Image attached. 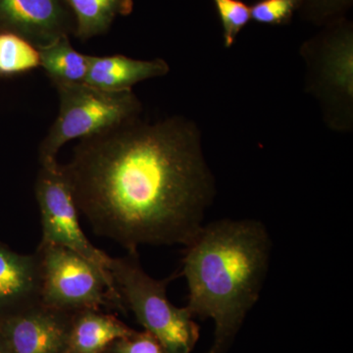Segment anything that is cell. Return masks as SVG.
Masks as SVG:
<instances>
[{
  "label": "cell",
  "instance_id": "cell-1",
  "mask_svg": "<svg viewBox=\"0 0 353 353\" xmlns=\"http://www.w3.org/2000/svg\"><path fill=\"white\" fill-rule=\"evenodd\" d=\"M62 170L92 231L138 252L189 245L214 196L196 134L183 121L137 118L80 139Z\"/></svg>",
  "mask_w": 353,
  "mask_h": 353
},
{
  "label": "cell",
  "instance_id": "cell-2",
  "mask_svg": "<svg viewBox=\"0 0 353 353\" xmlns=\"http://www.w3.org/2000/svg\"><path fill=\"white\" fill-rule=\"evenodd\" d=\"M271 236L261 221L222 219L203 225L185 246L182 275L194 317L213 320L208 353H225L259 299L270 263Z\"/></svg>",
  "mask_w": 353,
  "mask_h": 353
},
{
  "label": "cell",
  "instance_id": "cell-3",
  "mask_svg": "<svg viewBox=\"0 0 353 353\" xmlns=\"http://www.w3.org/2000/svg\"><path fill=\"white\" fill-rule=\"evenodd\" d=\"M109 273L125 306L166 353H192L199 339V327L185 307H176L167 297V285L175 278L157 280L141 263L138 252L111 257Z\"/></svg>",
  "mask_w": 353,
  "mask_h": 353
},
{
  "label": "cell",
  "instance_id": "cell-4",
  "mask_svg": "<svg viewBox=\"0 0 353 353\" xmlns=\"http://www.w3.org/2000/svg\"><path fill=\"white\" fill-rule=\"evenodd\" d=\"M59 113L39 146L41 164L57 161L62 146L97 136L138 117L141 106L132 90H101L85 83H57Z\"/></svg>",
  "mask_w": 353,
  "mask_h": 353
},
{
  "label": "cell",
  "instance_id": "cell-5",
  "mask_svg": "<svg viewBox=\"0 0 353 353\" xmlns=\"http://www.w3.org/2000/svg\"><path fill=\"white\" fill-rule=\"evenodd\" d=\"M41 266V303L76 312L108 305L125 311L124 301L110 279L78 253L59 245L37 250Z\"/></svg>",
  "mask_w": 353,
  "mask_h": 353
},
{
  "label": "cell",
  "instance_id": "cell-6",
  "mask_svg": "<svg viewBox=\"0 0 353 353\" xmlns=\"http://www.w3.org/2000/svg\"><path fill=\"white\" fill-rule=\"evenodd\" d=\"M34 192L43 232L39 243L59 245L78 253L113 282L109 273L111 257L95 248L83 233L76 202L57 160L41 164Z\"/></svg>",
  "mask_w": 353,
  "mask_h": 353
},
{
  "label": "cell",
  "instance_id": "cell-7",
  "mask_svg": "<svg viewBox=\"0 0 353 353\" xmlns=\"http://www.w3.org/2000/svg\"><path fill=\"white\" fill-rule=\"evenodd\" d=\"M73 313L32 304L1 317L0 334L9 353H67Z\"/></svg>",
  "mask_w": 353,
  "mask_h": 353
},
{
  "label": "cell",
  "instance_id": "cell-8",
  "mask_svg": "<svg viewBox=\"0 0 353 353\" xmlns=\"http://www.w3.org/2000/svg\"><path fill=\"white\" fill-rule=\"evenodd\" d=\"M0 28L39 48L75 31L66 0H0Z\"/></svg>",
  "mask_w": 353,
  "mask_h": 353
},
{
  "label": "cell",
  "instance_id": "cell-9",
  "mask_svg": "<svg viewBox=\"0 0 353 353\" xmlns=\"http://www.w3.org/2000/svg\"><path fill=\"white\" fill-rule=\"evenodd\" d=\"M38 303H41L38 254H20L0 243L1 317Z\"/></svg>",
  "mask_w": 353,
  "mask_h": 353
},
{
  "label": "cell",
  "instance_id": "cell-10",
  "mask_svg": "<svg viewBox=\"0 0 353 353\" xmlns=\"http://www.w3.org/2000/svg\"><path fill=\"white\" fill-rule=\"evenodd\" d=\"M169 66L164 60H138L124 57L90 55V65L85 83L101 90H132L136 83L166 75Z\"/></svg>",
  "mask_w": 353,
  "mask_h": 353
},
{
  "label": "cell",
  "instance_id": "cell-11",
  "mask_svg": "<svg viewBox=\"0 0 353 353\" xmlns=\"http://www.w3.org/2000/svg\"><path fill=\"white\" fill-rule=\"evenodd\" d=\"M112 315L104 314L99 309L76 311L72 316L67 353H104L115 341L134 334Z\"/></svg>",
  "mask_w": 353,
  "mask_h": 353
},
{
  "label": "cell",
  "instance_id": "cell-12",
  "mask_svg": "<svg viewBox=\"0 0 353 353\" xmlns=\"http://www.w3.org/2000/svg\"><path fill=\"white\" fill-rule=\"evenodd\" d=\"M81 41L105 34L118 16L129 15L134 0H66Z\"/></svg>",
  "mask_w": 353,
  "mask_h": 353
},
{
  "label": "cell",
  "instance_id": "cell-13",
  "mask_svg": "<svg viewBox=\"0 0 353 353\" xmlns=\"http://www.w3.org/2000/svg\"><path fill=\"white\" fill-rule=\"evenodd\" d=\"M39 52L41 66L54 85L85 83L90 55L77 51L70 43L69 36L41 46Z\"/></svg>",
  "mask_w": 353,
  "mask_h": 353
},
{
  "label": "cell",
  "instance_id": "cell-14",
  "mask_svg": "<svg viewBox=\"0 0 353 353\" xmlns=\"http://www.w3.org/2000/svg\"><path fill=\"white\" fill-rule=\"evenodd\" d=\"M324 75L334 90L352 97V32L348 25H340L330 32L327 41Z\"/></svg>",
  "mask_w": 353,
  "mask_h": 353
},
{
  "label": "cell",
  "instance_id": "cell-15",
  "mask_svg": "<svg viewBox=\"0 0 353 353\" xmlns=\"http://www.w3.org/2000/svg\"><path fill=\"white\" fill-rule=\"evenodd\" d=\"M39 66L37 46L14 32H0V75H17Z\"/></svg>",
  "mask_w": 353,
  "mask_h": 353
},
{
  "label": "cell",
  "instance_id": "cell-16",
  "mask_svg": "<svg viewBox=\"0 0 353 353\" xmlns=\"http://www.w3.org/2000/svg\"><path fill=\"white\" fill-rule=\"evenodd\" d=\"M219 14L226 48L233 46L236 37L250 20V6L241 0H213Z\"/></svg>",
  "mask_w": 353,
  "mask_h": 353
},
{
  "label": "cell",
  "instance_id": "cell-17",
  "mask_svg": "<svg viewBox=\"0 0 353 353\" xmlns=\"http://www.w3.org/2000/svg\"><path fill=\"white\" fill-rule=\"evenodd\" d=\"M301 3L303 0H257L250 7V19L260 24H288Z\"/></svg>",
  "mask_w": 353,
  "mask_h": 353
},
{
  "label": "cell",
  "instance_id": "cell-18",
  "mask_svg": "<svg viewBox=\"0 0 353 353\" xmlns=\"http://www.w3.org/2000/svg\"><path fill=\"white\" fill-rule=\"evenodd\" d=\"M111 353H166L161 343L148 332H137L131 336L115 341Z\"/></svg>",
  "mask_w": 353,
  "mask_h": 353
},
{
  "label": "cell",
  "instance_id": "cell-19",
  "mask_svg": "<svg viewBox=\"0 0 353 353\" xmlns=\"http://www.w3.org/2000/svg\"><path fill=\"white\" fill-rule=\"evenodd\" d=\"M350 2L352 0H303L301 6H305L306 10L312 17L323 20L341 12L350 6Z\"/></svg>",
  "mask_w": 353,
  "mask_h": 353
},
{
  "label": "cell",
  "instance_id": "cell-20",
  "mask_svg": "<svg viewBox=\"0 0 353 353\" xmlns=\"http://www.w3.org/2000/svg\"><path fill=\"white\" fill-rule=\"evenodd\" d=\"M0 353H9L1 334H0Z\"/></svg>",
  "mask_w": 353,
  "mask_h": 353
}]
</instances>
